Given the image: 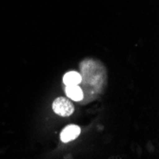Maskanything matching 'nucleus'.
I'll list each match as a JSON object with an SVG mask.
<instances>
[{
  "label": "nucleus",
  "instance_id": "1",
  "mask_svg": "<svg viewBox=\"0 0 159 159\" xmlns=\"http://www.w3.org/2000/svg\"><path fill=\"white\" fill-rule=\"evenodd\" d=\"M52 110L56 114L63 117H67L73 114L75 108L73 103L69 99L65 97H58L53 101Z\"/></svg>",
  "mask_w": 159,
  "mask_h": 159
},
{
  "label": "nucleus",
  "instance_id": "2",
  "mask_svg": "<svg viewBox=\"0 0 159 159\" xmlns=\"http://www.w3.org/2000/svg\"><path fill=\"white\" fill-rule=\"evenodd\" d=\"M80 134V128L76 125H69L67 126L60 134V139L62 142H70L75 140Z\"/></svg>",
  "mask_w": 159,
  "mask_h": 159
},
{
  "label": "nucleus",
  "instance_id": "3",
  "mask_svg": "<svg viewBox=\"0 0 159 159\" xmlns=\"http://www.w3.org/2000/svg\"><path fill=\"white\" fill-rule=\"evenodd\" d=\"M66 94L67 96L74 101H81L83 99V91L78 85L75 86H66Z\"/></svg>",
  "mask_w": 159,
  "mask_h": 159
},
{
  "label": "nucleus",
  "instance_id": "4",
  "mask_svg": "<svg viewBox=\"0 0 159 159\" xmlns=\"http://www.w3.org/2000/svg\"><path fill=\"white\" fill-rule=\"evenodd\" d=\"M63 82L66 86H75L82 82V77L77 71H69L64 75Z\"/></svg>",
  "mask_w": 159,
  "mask_h": 159
}]
</instances>
